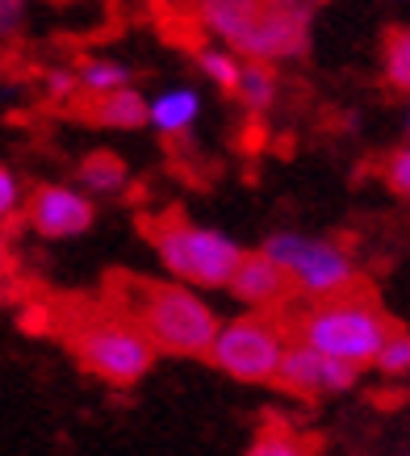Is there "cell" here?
<instances>
[{
	"mask_svg": "<svg viewBox=\"0 0 410 456\" xmlns=\"http://www.w3.org/2000/svg\"><path fill=\"white\" fill-rule=\"evenodd\" d=\"M197 63H201L205 80L214 84V88H222V93H234V88H239L243 59L234 55V51H226V46H209V51H201V55H197Z\"/></svg>",
	"mask_w": 410,
	"mask_h": 456,
	"instance_id": "18",
	"label": "cell"
},
{
	"mask_svg": "<svg viewBox=\"0 0 410 456\" xmlns=\"http://www.w3.org/2000/svg\"><path fill=\"white\" fill-rule=\"evenodd\" d=\"M381 76L385 84L410 97V26H394L385 29L381 38Z\"/></svg>",
	"mask_w": 410,
	"mask_h": 456,
	"instance_id": "16",
	"label": "cell"
},
{
	"mask_svg": "<svg viewBox=\"0 0 410 456\" xmlns=\"http://www.w3.org/2000/svg\"><path fill=\"white\" fill-rule=\"evenodd\" d=\"M76 184H80L88 197L93 193L113 197L130 184V167H126V159L118 151H88L80 159V167H76Z\"/></svg>",
	"mask_w": 410,
	"mask_h": 456,
	"instance_id": "14",
	"label": "cell"
},
{
	"mask_svg": "<svg viewBox=\"0 0 410 456\" xmlns=\"http://www.w3.org/2000/svg\"><path fill=\"white\" fill-rule=\"evenodd\" d=\"M360 373L365 369H356V364H343V360H331L323 356V352H315V347L306 344H289L285 360H281V369H276V389H285V394H293V398H335V394H348V389H356V381H360Z\"/></svg>",
	"mask_w": 410,
	"mask_h": 456,
	"instance_id": "9",
	"label": "cell"
},
{
	"mask_svg": "<svg viewBox=\"0 0 410 456\" xmlns=\"http://www.w3.org/2000/svg\"><path fill=\"white\" fill-rule=\"evenodd\" d=\"M46 93H51L55 101H76L80 97L76 71H46Z\"/></svg>",
	"mask_w": 410,
	"mask_h": 456,
	"instance_id": "23",
	"label": "cell"
},
{
	"mask_svg": "<svg viewBox=\"0 0 410 456\" xmlns=\"http://www.w3.org/2000/svg\"><path fill=\"white\" fill-rule=\"evenodd\" d=\"M76 84H80V97H105V93H118V88H130L135 76L126 63L118 59H84L76 68Z\"/></svg>",
	"mask_w": 410,
	"mask_h": 456,
	"instance_id": "15",
	"label": "cell"
},
{
	"mask_svg": "<svg viewBox=\"0 0 410 456\" xmlns=\"http://www.w3.org/2000/svg\"><path fill=\"white\" fill-rule=\"evenodd\" d=\"M406 130H410V118H406Z\"/></svg>",
	"mask_w": 410,
	"mask_h": 456,
	"instance_id": "25",
	"label": "cell"
},
{
	"mask_svg": "<svg viewBox=\"0 0 410 456\" xmlns=\"http://www.w3.org/2000/svg\"><path fill=\"white\" fill-rule=\"evenodd\" d=\"M226 293H231L234 302H243L247 310L276 314V310H281L298 289H293V281H289L285 268L260 248V251H243V260H239V268H234Z\"/></svg>",
	"mask_w": 410,
	"mask_h": 456,
	"instance_id": "10",
	"label": "cell"
},
{
	"mask_svg": "<svg viewBox=\"0 0 410 456\" xmlns=\"http://www.w3.org/2000/svg\"><path fill=\"white\" fill-rule=\"evenodd\" d=\"M373 369H377V373H385V377H410V331H394V335H390Z\"/></svg>",
	"mask_w": 410,
	"mask_h": 456,
	"instance_id": "19",
	"label": "cell"
},
{
	"mask_svg": "<svg viewBox=\"0 0 410 456\" xmlns=\"http://www.w3.org/2000/svg\"><path fill=\"white\" fill-rule=\"evenodd\" d=\"M21 17H26V0H0V46L21 34Z\"/></svg>",
	"mask_w": 410,
	"mask_h": 456,
	"instance_id": "22",
	"label": "cell"
},
{
	"mask_svg": "<svg viewBox=\"0 0 410 456\" xmlns=\"http://www.w3.org/2000/svg\"><path fill=\"white\" fill-rule=\"evenodd\" d=\"M276 68L273 63H247L243 59V76H239V88H234V97L243 101L247 113H268L276 101Z\"/></svg>",
	"mask_w": 410,
	"mask_h": 456,
	"instance_id": "17",
	"label": "cell"
},
{
	"mask_svg": "<svg viewBox=\"0 0 410 456\" xmlns=\"http://www.w3.org/2000/svg\"><path fill=\"white\" fill-rule=\"evenodd\" d=\"M197 26L247 63H285L310 46V0H193Z\"/></svg>",
	"mask_w": 410,
	"mask_h": 456,
	"instance_id": "3",
	"label": "cell"
},
{
	"mask_svg": "<svg viewBox=\"0 0 410 456\" xmlns=\"http://www.w3.org/2000/svg\"><path fill=\"white\" fill-rule=\"evenodd\" d=\"M143 235L160 256L168 281H180L189 289H226L234 268L243 260V248L214 226L193 222L184 209H160L143 218Z\"/></svg>",
	"mask_w": 410,
	"mask_h": 456,
	"instance_id": "5",
	"label": "cell"
},
{
	"mask_svg": "<svg viewBox=\"0 0 410 456\" xmlns=\"http://www.w3.org/2000/svg\"><path fill=\"white\" fill-rule=\"evenodd\" d=\"M197 118H201V97L193 93L189 84L164 88V93H160V97H151V105H147V126L164 142L189 139L193 126H197Z\"/></svg>",
	"mask_w": 410,
	"mask_h": 456,
	"instance_id": "11",
	"label": "cell"
},
{
	"mask_svg": "<svg viewBox=\"0 0 410 456\" xmlns=\"http://www.w3.org/2000/svg\"><path fill=\"white\" fill-rule=\"evenodd\" d=\"M293 339L306 347H315L331 360H343V364H356V369H369L381 356L385 339L398 331L394 318L385 314L377 297L365 289L340 293V297H327V302H310L293 318Z\"/></svg>",
	"mask_w": 410,
	"mask_h": 456,
	"instance_id": "4",
	"label": "cell"
},
{
	"mask_svg": "<svg viewBox=\"0 0 410 456\" xmlns=\"http://www.w3.org/2000/svg\"><path fill=\"white\" fill-rule=\"evenodd\" d=\"M13 268V239H9V226H0V273Z\"/></svg>",
	"mask_w": 410,
	"mask_h": 456,
	"instance_id": "24",
	"label": "cell"
},
{
	"mask_svg": "<svg viewBox=\"0 0 410 456\" xmlns=\"http://www.w3.org/2000/svg\"><path fill=\"white\" fill-rule=\"evenodd\" d=\"M147 105L151 101L130 84V88L84 101V122L101 126V130H143L147 126Z\"/></svg>",
	"mask_w": 410,
	"mask_h": 456,
	"instance_id": "13",
	"label": "cell"
},
{
	"mask_svg": "<svg viewBox=\"0 0 410 456\" xmlns=\"http://www.w3.org/2000/svg\"><path fill=\"white\" fill-rule=\"evenodd\" d=\"M51 322L76 364L105 386H138L160 360L155 344L105 297H68L55 305Z\"/></svg>",
	"mask_w": 410,
	"mask_h": 456,
	"instance_id": "2",
	"label": "cell"
},
{
	"mask_svg": "<svg viewBox=\"0 0 410 456\" xmlns=\"http://www.w3.org/2000/svg\"><path fill=\"white\" fill-rule=\"evenodd\" d=\"M264 251L285 268L293 289L301 297H310V302H327V297L360 289V268H356L352 251L343 243H335V239L276 231V235H268Z\"/></svg>",
	"mask_w": 410,
	"mask_h": 456,
	"instance_id": "7",
	"label": "cell"
},
{
	"mask_svg": "<svg viewBox=\"0 0 410 456\" xmlns=\"http://www.w3.org/2000/svg\"><path fill=\"white\" fill-rule=\"evenodd\" d=\"M381 180H385V189H390V193L410 197V147H398V151L385 155Z\"/></svg>",
	"mask_w": 410,
	"mask_h": 456,
	"instance_id": "21",
	"label": "cell"
},
{
	"mask_svg": "<svg viewBox=\"0 0 410 456\" xmlns=\"http://www.w3.org/2000/svg\"><path fill=\"white\" fill-rule=\"evenodd\" d=\"M26 184L17 180V172L9 164H0V226H9L13 218H21L26 209Z\"/></svg>",
	"mask_w": 410,
	"mask_h": 456,
	"instance_id": "20",
	"label": "cell"
},
{
	"mask_svg": "<svg viewBox=\"0 0 410 456\" xmlns=\"http://www.w3.org/2000/svg\"><path fill=\"white\" fill-rule=\"evenodd\" d=\"M243 456H323V440L315 431H301L285 415H264Z\"/></svg>",
	"mask_w": 410,
	"mask_h": 456,
	"instance_id": "12",
	"label": "cell"
},
{
	"mask_svg": "<svg viewBox=\"0 0 410 456\" xmlns=\"http://www.w3.org/2000/svg\"><path fill=\"white\" fill-rule=\"evenodd\" d=\"M101 297L118 305L138 331L147 335L160 356H209L222 318L197 289L180 281H155L143 273H110L101 285Z\"/></svg>",
	"mask_w": 410,
	"mask_h": 456,
	"instance_id": "1",
	"label": "cell"
},
{
	"mask_svg": "<svg viewBox=\"0 0 410 456\" xmlns=\"http://www.w3.org/2000/svg\"><path fill=\"white\" fill-rule=\"evenodd\" d=\"M293 331L285 327L281 314H260V310H243L234 318H222L214 347H209V364L226 373L231 381L243 386H273L276 369L285 360Z\"/></svg>",
	"mask_w": 410,
	"mask_h": 456,
	"instance_id": "6",
	"label": "cell"
},
{
	"mask_svg": "<svg viewBox=\"0 0 410 456\" xmlns=\"http://www.w3.org/2000/svg\"><path fill=\"white\" fill-rule=\"evenodd\" d=\"M21 222L38 239H76L88 235L96 222V206L84 189H71V184H34L26 193V209H21Z\"/></svg>",
	"mask_w": 410,
	"mask_h": 456,
	"instance_id": "8",
	"label": "cell"
}]
</instances>
